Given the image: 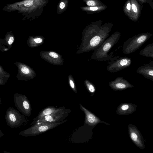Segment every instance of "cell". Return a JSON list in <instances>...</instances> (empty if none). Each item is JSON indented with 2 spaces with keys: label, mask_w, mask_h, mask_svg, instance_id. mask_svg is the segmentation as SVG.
Wrapping results in <instances>:
<instances>
[{
  "label": "cell",
  "mask_w": 153,
  "mask_h": 153,
  "mask_svg": "<svg viewBox=\"0 0 153 153\" xmlns=\"http://www.w3.org/2000/svg\"><path fill=\"white\" fill-rule=\"evenodd\" d=\"M131 7V4L130 3H128L126 6V8L128 10H130Z\"/></svg>",
  "instance_id": "obj_27"
},
{
  "label": "cell",
  "mask_w": 153,
  "mask_h": 153,
  "mask_svg": "<svg viewBox=\"0 0 153 153\" xmlns=\"http://www.w3.org/2000/svg\"><path fill=\"white\" fill-rule=\"evenodd\" d=\"M131 7L132 10L134 13L136 14L137 13H138V8L135 4L134 3L132 4L131 5Z\"/></svg>",
  "instance_id": "obj_19"
},
{
  "label": "cell",
  "mask_w": 153,
  "mask_h": 153,
  "mask_svg": "<svg viewBox=\"0 0 153 153\" xmlns=\"http://www.w3.org/2000/svg\"><path fill=\"white\" fill-rule=\"evenodd\" d=\"M70 112L69 109L62 107L60 110L50 115L46 116L37 121H33L31 124L32 125L35 123L61 122L64 120Z\"/></svg>",
  "instance_id": "obj_6"
},
{
  "label": "cell",
  "mask_w": 153,
  "mask_h": 153,
  "mask_svg": "<svg viewBox=\"0 0 153 153\" xmlns=\"http://www.w3.org/2000/svg\"></svg>",
  "instance_id": "obj_29"
},
{
  "label": "cell",
  "mask_w": 153,
  "mask_h": 153,
  "mask_svg": "<svg viewBox=\"0 0 153 153\" xmlns=\"http://www.w3.org/2000/svg\"><path fill=\"white\" fill-rule=\"evenodd\" d=\"M13 98L15 106L19 111L25 116L30 117L32 113V107L27 97L24 95L16 94Z\"/></svg>",
  "instance_id": "obj_7"
},
{
  "label": "cell",
  "mask_w": 153,
  "mask_h": 153,
  "mask_svg": "<svg viewBox=\"0 0 153 153\" xmlns=\"http://www.w3.org/2000/svg\"><path fill=\"white\" fill-rule=\"evenodd\" d=\"M65 7V4L63 2H61L59 5V7L61 9H63Z\"/></svg>",
  "instance_id": "obj_25"
},
{
  "label": "cell",
  "mask_w": 153,
  "mask_h": 153,
  "mask_svg": "<svg viewBox=\"0 0 153 153\" xmlns=\"http://www.w3.org/2000/svg\"><path fill=\"white\" fill-rule=\"evenodd\" d=\"M22 71L24 74H27L29 73V69L26 67H23L21 69Z\"/></svg>",
  "instance_id": "obj_20"
},
{
  "label": "cell",
  "mask_w": 153,
  "mask_h": 153,
  "mask_svg": "<svg viewBox=\"0 0 153 153\" xmlns=\"http://www.w3.org/2000/svg\"><path fill=\"white\" fill-rule=\"evenodd\" d=\"M49 55L50 56L54 58H56L58 57V55L56 53L53 52H51L49 53Z\"/></svg>",
  "instance_id": "obj_22"
},
{
  "label": "cell",
  "mask_w": 153,
  "mask_h": 153,
  "mask_svg": "<svg viewBox=\"0 0 153 153\" xmlns=\"http://www.w3.org/2000/svg\"><path fill=\"white\" fill-rule=\"evenodd\" d=\"M14 41V38L13 37L11 36L10 37L9 40L8 41V43L9 45H11Z\"/></svg>",
  "instance_id": "obj_24"
},
{
  "label": "cell",
  "mask_w": 153,
  "mask_h": 153,
  "mask_svg": "<svg viewBox=\"0 0 153 153\" xmlns=\"http://www.w3.org/2000/svg\"><path fill=\"white\" fill-rule=\"evenodd\" d=\"M79 106L81 110L85 114V124L90 126H94L100 123H104L108 124L104 122L101 121L94 114L86 108L80 103Z\"/></svg>",
  "instance_id": "obj_11"
},
{
  "label": "cell",
  "mask_w": 153,
  "mask_h": 153,
  "mask_svg": "<svg viewBox=\"0 0 153 153\" xmlns=\"http://www.w3.org/2000/svg\"><path fill=\"white\" fill-rule=\"evenodd\" d=\"M131 62V59L127 57H114L108 63L106 69L111 73L116 72L129 67Z\"/></svg>",
  "instance_id": "obj_8"
},
{
  "label": "cell",
  "mask_w": 153,
  "mask_h": 153,
  "mask_svg": "<svg viewBox=\"0 0 153 153\" xmlns=\"http://www.w3.org/2000/svg\"><path fill=\"white\" fill-rule=\"evenodd\" d=\"M66 121L64 120L59 122L35 123L29 128L20 131L19 134L26 137L36 136L52 129Z\"/></svg>",
  "instance_id": "obj_4"
},
{
  "label": "cell",
  "mask_w": 153,
  "mask_h": 153,
  "mask_svg": "<svg viewBox=\"0 0 153 153\" xmlns=\"http://www.w3.org/2000/svg\"><path fill=\"white\" fill-rule=\"evenodd\" d=\"M121 34L119 32H116L107 38L94 51L92 54L91 59L100 61H107L111 60V55L108 53L114 45L119 41Z\"/></svg>",
  "instance_id": "obj_2"
},
{
  "label": "cell",
  "mask_w": 153,
  "mask_h": 153,
  "mask_svg": "<svg viewBox=\"0 0 153 153\" xmlns=\"http://www.w3.org/2000/svg\"><path fill=\"white\" fill-rule=\"evenodd\" d=\"M153 35V33L149 32L140 33L130 38L123 43V53L128 54L135 52Z\"/></svg>",
  "instance_id": "obj_3"
},
{
  "label": "cell",
  "mask_w": 153,
  "mask_h": 153,
  "mask_svg": "<svg viewBox=\"0 0 153 153\" xmlns=\"http://www.w3.org/2000/svg\"><path fill=\"white\" fill-rule=\"evenodd\" d=\"M34 40L36 43H40L42 41V39L40 38H37L36 39Z\"/></svg>",
  "instance_id": "obj_23"
},
{
  "label": "cell",
  "mask_w": 153,
  "mask_h": 153,
  "mask_svg": "<svg viewBox=\"0 0 153 153\" xmlns=\"http://www.w3.org/2000/svg\"><path fill=\"white\" fill-rule=\"evenodd\" d=\"M137 106L131 103H123L120 104L116 111L117 114L121 115H128L134 113Z\"/></svg>",
  "instance_id": "obj_12"
},
{
  "label": "cell",
  "mask_w": 153,
  "mask_h": 153,
  "mask_svg": "<svg viewBox=\"0 0 153 153\" xmlns=\"http://www.w3.org/2000/svg\"><path fill=\"white\" fill-rule=\"evenodd\" d=\"M5 118L7 124L12 128L20 127L27 122L25 115L12 107L7 110Z\"/></svg>",
  "instance_id": "obj_5"
},
{
  "label": "cell",
  "mask_w": 153,
  "mask_h": 153,
  "mask_svg": "<svg viewBox=\"0 0 153 153\" xmlns=\"http://www.w3.org/2000/svg\"><path fill=\"white\" fill-rule=\"evenodd\" d=\"M150 65L153 66V61L150 60L149 61V63Z\"/></svg>",
  "instance_id": "obj_28"
},
{
  "label": "cell",
  "mask_w": 153,
  "mask_h": 153,
  "mask_svg": "<svg viewBox=\"0 0 153 153\" xmlns=\"http://www.w3.org/2000/svg\"><path fill=\"white\" fill-rule=\"evenodd\" d=\"M136 72L143 75L144 78L153 81V66L149 64H144L139 67L137 70Z\"/></svg>",
  "instance_id": "obj_13"
},
{
  "label": "cell",
  "mask_w": 153,
  "mask_h": 153,
  "mask_svg": "<svg viewBox=\"0 0 153 153\" xmlns=\"http://www.w3.org/2000/svg\"><path fill=\"white\" fill-rule=\"evenodd\" d=\"M87 4L89 6H94L95 5L96 3L94 1H88L87 2Z\"/></svg>",
  "instance_id": "obj_21"
},
{
  "label": "cell",
  "mask_w": 153,
  "mask_h": 153,
  "mask_svg": "<svg viewBox=\"0 0 153 153\" xmlns=\"http://www.w3.org/2000/svg\"><path fill=\"white\" fill-rule=\"evenodd\" d=\"M33 4V1L32 0H26L24 2L25 6L27 7H30Z\"/></svg>",
  "instance_id": "obj_18"
},
{
  "label": "cell",
  "mask_w": 153,
  "mask_h": 153,
  "mask_svg": "<svg viewBox=\"0 0 153 153\" xmlns=\"http://www.w3.org/2000/svg\"><path fill=\"white\" fill-rule=\"evenodd\" d=\"M108 85L114 91H122L134 87V86L121 76L118 77L109 82Z\"/></svg>",
  "instance_id": "obj_10"
},
{
  "label": "cell",
  "mask_w": 153,
  "mask_h": 153,
  "mask_svg": "<svg viewBox=\"0 0 153 153\" xmlns=\"http://www.w3.org/2000/svg\"><path fill=\"white\" fill-rule=\"evenodd\" d=\"M90 10L92 11H95L97 10L98 8L97 7H91L90 8Z\"/></svg>",
  "instance_id": "obj_26"
},
{
  "label": "cell",
  "mask_w": 153,
  "mask_h": 153,
  "mask_svg": "<svg viewBox=\"0 0 153 153\" xmlns=\"http://www.w3.org/2000/svg\"><path fill=\"white\" fill-rule=\"evenodd\" d=\"M129 137L136 146L142 150L145 148L143 135L135 125L129 124L128 126Z\"/></svg>",
  "instance_id": "obj_9"
},
{
  "label": "cell",
  "mask_w": 153,
  "mask_h": 153,
  "mask_svg": "<svg viewBox=\"0 0 153 153\" xmlns=\"http://www.w3.org/2000/svg\"><path fill=\"white\" fill-rule=\"evenodd\" d=\"M69 85L72 91L75 93H77L76 88L74 79L71 75L69 76Z\"/></svg>",
  "instance_id": "obj_17"
},
{
  "label": "cell",
  "mask_w": 153,
  "mask_h": 153,
  "mask_svg": "<svg viewBox=\"0 0 153 153\" xmlns=\"http://www.w3.org/2000/svg\"><path fill=\"white\" fill-rule=\"evenodd\" d=\"M62 107L56 108L53 106H49L42 109L37 116L33 119V121H37L43 117L50 115L60 110Z\"/></svg>",
  "instance_id": "obj_14"
},
{
  "label": "cell",
  "mask_w": 153,
  "mask_h": 153,
  "mask_svg": "<svg viewBox=\"0 0 153 153\" xmlns=\"http://www.w3.org/2000/svg\"><path fill=\"white\" fill-rule=\"evenodd\" d=\"M84 83L85 85L89 92L92 94H94L96 91L95 85L87 79L84 80Z\"/></svg>",
  "instance_id": "obj_16"
},
{
  "label": "cell",
  "mask_w": 153,
  "mask_h": 153,
  "mask_svg": "<svg viewBox=\"0 0 153 153\" xmlns=\"http://www.w3.org/2000/svg\"><path fill=\"white\" fill-rule=\"evenodd\" d=\"M143 56L153 58V42L146 46L139 53Z\"/></svg>",
  "instance_id": "obj_15"
},
{
  "label": "cell",
  "mask_w": 153,
  "mask_h": 153,
  "mask_svg": "<svg viewBox=\"0 0 153 153\" xmlns=\"http://www.w3.org/2000/svg\"><path fill=\"white\" fill-rule=\"evenodd\" d=\"M109 32L87 31L82 33L81 42L77 49L76 53L80 54L94 51L107 39Z\"/></svg>",
  "instance_id": "obj_1"
}]
</instances>
